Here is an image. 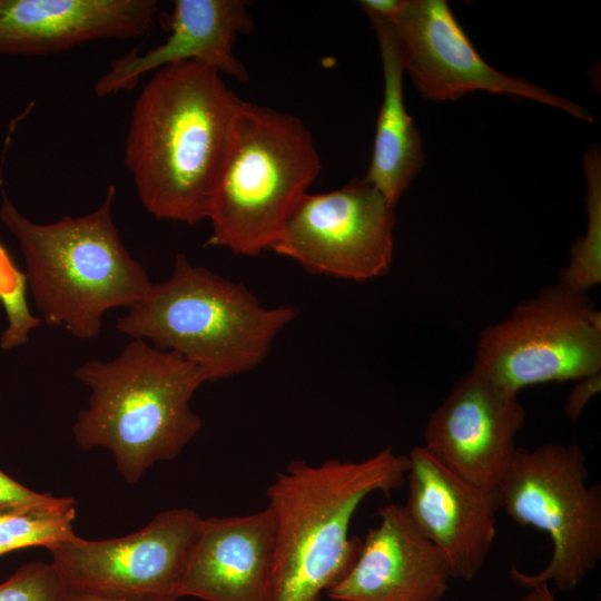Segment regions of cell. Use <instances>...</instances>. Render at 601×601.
Returning <instances> with one entry per match:
<instances>
[{
	"label": "cell",
	"mask_w": 601,
	"mask_h": 601,
	"mask_svg": "<svg viewBox=\"0 0 601 601\" xmlns=\"http://www.w3.org/2000/svg\"><path fill=\"white\" fill-rule=\"evenodd\" d=\"M203 518L191 509L159 512L139 531L121 538L55 544L51 565L65 590L127 600L178 598Z\"/></svg>",
	"instance_id": "9c48e42d"
},
{
	"label": "cell",
	"mask_w": 601,
	"mask_h": 601,
	"mask_svg": "<svg viewBox=\"0 0 601 601\" xmlns=\"http://www.w3.org/2000/svg\"><path fill=\"white\" fill-rule=\"evenodd\" d=\"M43 496L45 494L20 484L0 470V506L32 502Z\"/></svg>",
	"instance_id": "cb8c5ba5"
},
{
	"label": "cell",
	"mask_w": 601,
	"mask_h": 601,
	"mask_svg": "<svg viewBox=\"0 0 601 601\" xmlns=\"http://www.w3.org/2000/svg\"><path fill=\"white\" fill-rule=\"evenodd\" d=\"M406 0H362L361 7L368 17L380 18L387 21L394 18L404 8Z\"/></svg>",
	"instance_id": "d4e9b609"
},
{
	"label": "cell",
	"mask_w": 601,
	"mask_h": 601,
	"mask_svg": "<svg viewBox=\"0 0 601 601\" xmlns=\"http://www.w3.org/2000/svg\"><path fill=\"white\" fill-rule=\"evenodd\" d=\"M407 457V514L443 554L452 579L473 580L496 535L495 491L456 474L422 445Z\"/></svg>",
	"instance_id": "4fadbf2b"
},
{
	"label": "cell",
	"mask_w": 601,
	"mask_h": 601,
	"mask_svg": "<svg viewBox=\"0 0 601 601\" xmlns=\"http://www.w3.org/2000/svg\"><path fill=\"white\" fill-rule=\"evenodd\" d=\"M588 184V229L572 247L569 265L559 284L574 292H587L601 282V159L597 147L584 156Z\"/></svg>",
	"instance_id": "ffe728a7"
},
{
	"label": "cell",
	"mask_w": 601,
	"mask_h": 601,
	"mask_svg": "<svg viewBox=\"0 0 601 601\" xmlns=\"http://www.w3.org/2000/svg\"><path fill=\"white\" fill-rule=\"evenodd\" d=\"M156 0H0V55L39 56L146 36Z\"/></svg>",
	"instance_id": "e0dca14e"
},
{
	"label": "cell",
	"mask_w": 601,
	"mask_h": 601,
	"mask_svg": "<svg viewBox=\"0 0 601 601\" xmlns=\"http://www.w3.org/2000/svg\"><path fill=\"white\" fill-rule=\"evenodd\" d=\"M370 20L380 45L384 93L364 178L394 207L422 168L424 155L420 134L404 105L405 68L394 28L384 19L370 17Z\"/></svg>",
	"instance_id": "ac0fdd59"
},
{
	"label": "cell",
	"mask_w": 601,
	"mask_h": 601,
	"mask_svg": "<svg viewBox=\"0 0 601 601\" xmlns=\"http://www.w3.org/2000/svg\"><path fill=\"white\" fill-rule=\"evenodd\" d=\"M525 418L518 394L473 367L432 413L422 446L456 474L495 491Z\"/></svg>",
	"instance_id": "7c38bea8"
},
{
	"label": "cell",
	"mask_w": 601,
	"mask_h": 601,
	"mask_svg": "<svg viewBox=\"0 0 601 601\" xmlns=\"http://www.w3.org/2000/svg\"><path fill=\"white\" fill-rule=\"evenodd\" d=\"M390 22L404 68L426 99L455 100L470 91L485 90L533 99L592 121L580 105L487 65L444 0H406Z\"/></svg>",
	"instance_id": "8fae6325"
},
{
	"label": "cell",
	"mask_w": 601,
	"mask_h": 601,
	"mask_svg": "<svg viewBox=\"0 0 601 601\" xmlns=\"http://www.w3.org/2000/svg\"><path fill=\"white\" fill-rule=\"evenodd\" d=\"M275 520L272 510L203 519L178 598L274 601Z\"/></svg>",
	"instance_id": "2e32d148"
},
{
	"label": "cell",
	"mask_w": 601,
	"mask_h": 601,
	"mask_svg": "<svg viewBox=\"0 0 601 601\" xmlns=\"http://www.w3.org/2000/svg\"><path fill=\"white\" fill-rule=\"evenodd\" d=\"M319 170L313 136L299 118L243 100L207 213L208 243L245 256L270 249Z\"/></svg>",
	"instance_id": "8992f818"
},
{
	"label": "cell",
	"mask_w": 601,
	"mask_h": 601,
	"mask_svg": "<svg viewBox=\"0 0 601 601\" xmlns=\"http://www.w3.org/2000/svg\"><path fill=\"white\" fill-rule=\"evenodd\" d=\"M177 600H178L177 598H164V599L144 600V601H177ZM58 601H137V600L107 598V597H100V595H95V594L65 590Z\"/></svg>",
	"instance_id": "484cf974"
},
{
	"label": "cell",
	"mask_w": 601,
	"mask_h": 601,
	"mask_svg": "<svg viewBox=\"0 0 601 601\" xmlns=\"http://www.w3.org/2000/svg\"><path fill=\"white\" fill-rule=\"evenodd\" d=\"M27 276L0 242V305L6 313L8 326L0 338L2 349H12L29 342V334L41 324L33 316L27 300Z\"/></svg>",
	"instance_id": "44dd1931"
},
{
	"label": "cell",
	"mask_w": 601,
	"mask_h": 601,
	"mask_svg": "<svg viewBox=\"0 0 601 601\" xmlns=\"http://www.w3.org/2000/svg\"><path fill=\"white\" fill-rule=\"evenodd\" d=\"M32 502H36V501H32ZM32 502L20 503V504H10V505H1L0 506V522L2 520H4L6 518H8L9 515L18 512L19 510H21L27 504L32 503Z\"/></svg>",
	"instance_id": "83f0119b"
},
{
	"label": "cell",
	"mask_w": 601,
	"mask_h": 601,
	"mask_svg": "<svg viewBox=\"0 0 601 601\" xmlns=\"http://www.w3.org/2000/svg\"><path fill=\"white\" fill-rule=\"evenodd\" d=\"M295 316L294 307H264L244 286L178 254L171 275L154 283L116 328L180 355L209 382L256 367Z\"/></svg>",
	"instance_id": "5b68a950"
},
{
	"label": "cell",
	"mask_w": 601,
	"mask_h": 601,
	"mask_svg": "<svg viewBox=\"0 0 601 601\" xmlns=\"http://www.w3.org/2000/svg\"><path fill=\"white\" fill-rule=\"evenodd\" d=\"M521 601H555L548 583L538 584L528 590Z\"/></svg>",
	"instance_id": "4316f807"
},
{
	"label": "cell",
	"mask_w": 601,
	"mask_h": 601,
	"mask_svg": "<svg viewBox=\"0 0 601 601\" xmlns=\"http://www.w3.org/2000/svg\"><path fill=\"white\" fill-rule=\"evenodd\" d=\"M601 391V371L577 380L570 391L564 412L568 418L575 423L588 403Z\"/></svg>",
	"instance_id": "603a6c76"
},
{
	"label": "cell",
	"mask_w": 601,
	"mask_h": 601,
	"mask_svg": "<svg viewBox=\"0 0 601 601\" xmlns=\"http://www.w3.org/2000/svg\"><path fill=\"white\" fill-rule=\"evenodd\" d=\"M65 588L51 565L29 562L0 583V601H58Z\"/></svg>",
	"instance_id": "7402d4cb"
},
{
	"label": "cell",
	"mask_w": 601,
	"mask_h": 601,
	"mask_svg": "<svg viewBox=\"0 0 601 601\" xmlns=\"http://www.w3.org/2000/svg\"><path fill=\"white\" fill-rule=\"evenodd\" d=\"M348 572L327 592L334 601H441L452 580L440 550L423 535L404 504L378 511Z\"/></svg>",
	"instance_id": "5bb4252c"
},
{
	"label": "cell",
	"mask_w": 601,
	"mask_h": 601,
	"mask_svg": "<svg viewBox=\"0 0 601 601\" xmlns=\"http://www.w3.org/2000/svg\"><path fill=\"white\" fill-rule=\"evenodd\" d=\"M89 405L72 426L82 450L105 447L127 483L158 462L173 461L201 428L190 400L206 382L180 355L132 338L111 361L89 359L75 371Z\"/></svg>",
	"instance_id": "3957f363"
},
{
	"label": "cell",
	"mask_w": 601,
	"mask_h": 601,
	"mask_svg": "<svg viewBox=\"0 0 601 601\" xmlns=\"http://www.w3.org/2000/svg\"><path fill=\"white\" fill-rule=\"evenodd\" d=\"M158 20L169 32L166 40L144 53L135 48L112 60L93 85L96 96L131 90L145 73L185 61L201 62L236 80L248 79L233 50L238 35L255 27L247 1L175 0L171 12L158 14Z\"/></svg>",
	"instance_id": "9a60e30c"
},
{
	"label": "cell",
	"mask_w": 601,
	"mask_h": 601,
	"mask_svg": "<svg viewBox=\"0 0 601 601\" xmlns=\"http://www.w3.org/2000/svg\"><path fill=\"white\" fill-rule=\"evenodd\" d=\"M588 474L584 452L575 443L516 449L495 487L499 508L519 525L546 533L552 545L542 570H510L522 588L553 583L570 591L601 560V487L587 484Z\"/></svg>",
	"instance_id": "52a82bcc"
},
{
	"label": "cell",
	"mask_w": 601,
	"mask_h": 601,
	"mask_svg": "<svg viewBox=\"0 0 601 601\" xmlns=\"http://www.w3.org/2000/svg\"><path fill=\"white\" fill-rule=\"evenodd\" d=\"M242 99L215 69L185 61L154 71L136 98L125 165L145 209L189 225L207 218Z\"/></svg>",
	"instance_id": "6da1fadb"
},
{
	"label": "cell",
	"mask_w": 601,
	"mask_h": 601,
	"mask_svg": "<svg viewBox=\"0 0 601 601\" xmlns=\"http://www.w3.org/2000/svg\"><path fill=\"white\" fill-rule=\"evenodd\" d=\"M408 457L391 447L362 461L290 462L269 484L275 520L274 601H321L354 564L362 544L352 519L372 493L401 489Z\"/></svg>",
	"instance_id": "7a4b0ae2"
},
{
	"label": "cell",
	"mask_w": 601,
	"mask_h": 601,
	"mask_svg": "<svg viewBox=\"0 0 601 601\" xmlns=\"http://www.w3.org/2000/svg\"><path fill=\"white\" fill-rule=\"evenodd\" d=\"M115 196L109 185L93 211L37 224L2 194L0 220L22 252L40 319L79 339L96 338L106 312L130 308L154 284L121 240L112 219Z\"/></svg>",
	"instance_id": "277c9868"
},
{
	"label": "cell",
	"mask_w": 601,
	"mask_h": 601,
	"mask_svg": "<svg viewBox=\"0 0 601 601\" xmlns=\"http://www.w3.org/2000/svg\"><path fill=\"white\" fill-rule=\"evenodd\" d=\"M394 207L365 178L304 194L272 250L308 272L351 280L385 274L393 258Z\"/></svg>",
	"instance_id": "30bf717a"
},
{
	"label": "cell",
	"mask_w": 601,
	"mask_h": 601,
	"mask_svg": "<svg viewBox=\"0 0 601 601\" xmlns=\"http://www.w3.org/2000/svg\"><path fill=\"white\" fill-rule=\"evenodd\" d=\"M77 502L46 494L0 522V556L29 546L50 548L77 536Z\"/></svg>",
	"instance_id": "d6986e66"
},
{
	"label": "cell",
	"mask_w": 601,
	"mask_h": 601,
	"mask_svg": "<svg viewBox=\"0 0 601 601\" xmlns=\"http://www.w3.org/2000/svg\"><path fill=\"white\" fill-rule=\"evenodd\" d=\"M474 368L506 391L601 371V313L584 292L556 284L487 326Z\"/></svg>",
	"instance_id": "ba28073f"
}]
</instances>
